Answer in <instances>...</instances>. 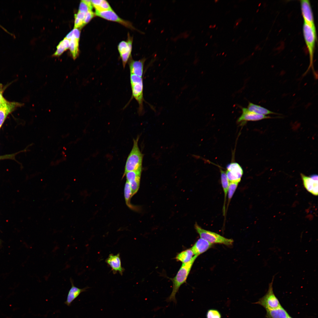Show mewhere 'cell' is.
I'll return each instance as SVG.
<instances>
[{"instance_id":"1","label":"cell","mask_w":318,"mask_h":318,"mask_svg":"<svg viewBox=\"0 0 318 318\" xmlns=\"http://www.w3.org/2000/svg\"><path fill=\"white\" fill-rule=\"evenodd\" d=\"M198 256L194 255L189 262L182 263L175 276L171 279L173 284L172 291L170 295L166 299L167 302L177 303L176 294L181 286L186 282L192 266Z\"/></svg>"},{"instance_id":"2","label":"cell","mask_w":318,"mask_h":318,"mask_svg":"<svg viewBox=\"0 0 318 318\" xmlns=\"http://www.w3.org/2000/svg\"><path fill=\"white\" fill-rule=\"evenodd\" d=\"M303 32L304 40L307 48L309 57L310 64L308 68L304 73L305 75L310 69H311L314 76L317 78V74L313 67V57L314 49L316 39V29L312 28L309 25L304 22L303 26Z\"/></svg>"},{"instance_id":"3","label":"cell","mask_w":318,"mask_h":318,"mask_svg":"<svg viewBox=\"0 0 318 318\" xmlns=\"http://www.w3.org/2000/svg\"><path fill=\"white\" fill-rule=\"evenodd\" d=\"M139 137L133 140V145L126 161L123 177L127 172L142 169L143 155L139 148Z\"/></svg>"},{"instance_id":"4","label":"cell","mask_w":318,"mask_h":318,"mask_svg":"<svg viewBox=\"0 0 318 318\" xmlns=\"http://www.w3.org/2000/svg\"><path fill=\"white\" fill-rule=\"evenodd\" d=\"M194 227L201 238L212 244H218L230 246L233 244V239L226 238L215 232L203 229L196 223L195 224Z\"/></svg>"},{"instance_id":"5","label":"cell","mask_w":318,"mask_h":318,"mask_svg":"<svg viewBox=\"0 0 318 318\" xmlns=\"http://www.w3.org/2000/svg\"><path fill=\"white\" fill-rule=\"evenodd\" d=\"M130 82L132 91V97H133L138 102L139 104L138 111L140 113L143 111V79L142 77L133 74H130Z\"/></svg>"},{"instance_id":"6","label":"cell","mask_w":318,"mask_h":318,"mask_svg":"<svg viewBox=\"0 0 318 318\" xmlns=\"http://www.w3.org/2000/svg\"><path fill=\"white\" fill-rule=\"evenodd\" d=\"M274 279V276L271 282L269 284L268 291L257 302L254 303L261 305L266 311L275 309L281 306L273 292V284Z\"/></svg>"},{"instance_id":"7","label":"cell","mask_w":318,"mask_h":318,"mask_svg":"<svg viewBox=\"0 0 318 318\" xmlns=\"http://www.w3.org/2000/svg\"><path fill=\"white\" fill-rule=\"evenodd\" d=\"M226 169V174L229 182H240L243 171L238 163H231L227 165Z\"/></svg>"},{"instance_id":"8","label":"cell","mask_w":318,"mask_h":318,"mask_svg":"<svg viewBox=\"0 0 318 318\" xmlns=\"http://www.w3.org/2000/svg\"><path fill=\"white\" fill-rule=\"evenodd\" d=\"M301 8L304 22L316 29L313 14L309 1H300Z\"/></svg>"},{"instance_id":"9","label":"cell","mask_w":318,"mask_h":318,"mask_svg":"<svg viewBox=\"0 0 318 318\" xmlns=\"http://www.w3.org/2000/svg\"><path fill=\"white\" fill-rule=\"evenodd\" d=\"M242 114L237 120V122L245 123L248 121H257L273 118L269 116L260 115L249 110L247 108H242Z\"/></svg>"},{"instance_id":"10","label":"cell","mask_w":318,"mask_h":318,"mask_svg":"<svg viewBox=\"0 0 318 318\" xmlns=\"http://www.w3.org/2000/svg\"><path fill=\"white\" fill-rule=\"evenodd\" d=\"M132 43V40L129 36V37H128L127 41H122L119 43L118 46V50L124 68L131 54Z\"/></svg>"},{"instance_id":"11","label":"cell","mask_w":318,"mask_h":318,"mask_svg":"<svg viewBox=\"0 0 318 318\" xmlns=\"http://www.w3.org/2000/svg\"><path fill=\"white\" fill-rule=\"evenodd\" d=\"M95 14L96 16L107 20L117 22L127 27H132L129 23L119 17L112 10L102 11H95Z\"/></svg>"},{"instance_id":"12","label":"cell","mask_w":318,"mask_h":318,"mask_svg":"<svg viewBox=\"0 0 318 318\" xmlns=\"http://www.w3.org/2000/svg\"><path fill=\"white\" fill-rule=\"evenodd\" d=\"M70 280L71 284V287L68 292L66 300L64 302L68 306H70L72 302L81 293L86 291L88 288V287L82 289L79 288L74 285L73 281L71 278H70Z\"/></svg>"},{"instance_id":"13","label":"cell","mask_w":318,"mask_h":318,"mask_svg":"<svg viewBox=\"0 0 318 318\" xmlns=\"http://www.w3.org/2000/svg\"><path fill=\"white\" fill-rule=\"evenodd\" d=\"M213 244L200 238L197 241L191 249L194 255L198 256L211 248Z\"/></svg>"},{"instance_id":"14","label":"cell","mask_w":318,"mask_h":318,"mask_svg":"<svg viewBox=\"0 0 318 318\" xmlns=\"http://www.w3.org/2000/svg\"><path fill=\"white\" fill-rule=\"evenodd\" d=\"M19 104L15 102H10L6 100L0 105V128L4 123L8 115Z\"/></svg>"},{"instance_id":"15","label":"cell","mask_w":318,"mask_h":318,"mask_svg":"<svg viewBox=\"0 0 318 318\" xmlns=\"http://www.w3.org/2000/svg\"><path fill=\"white\" fill-rule=\"evenodd\" d=\"M106 262L111 267L114 273L118 272L122 275L124 269L122 267L119 254L115 255L110 254L106 259Z\"/></svg>"},{"instance_id":"16","label":"cell","mask_w":318,"mask_h":318,"mask_svg":"<svg viewBox=\"0 0 318 318\" xmlns=\"http://www.w3.org/2000/svg\"><path fill=\"white\" fill-rule=\"evenodd\" d=\"M301 176L304 187L307 190L315 196L318 195V181L315 180L310 177L301 173Z\"/></svg>"},{"instance_id":"17","label":"cell","mask_w":318,"mask_h":318,"mask_svg":"<svg viewBox=\"0 0 318 318\" xmlns=\"http://www.w3.org/2000/svg\"><path fill=\"white\" fill-rule=\"evenodd\" d=\"M145 59L138 61L132 60L129 64L130 74H133L142 77L143 72L144 64Z\"/></svg>"},{"instance_id":"18","label":"cell","mask_w":318,"mask_h":318,"mask_svg":"<svg viewBox=\"0 0 318 318\" xmlns=\"http://www.w3.org/2000/svg\"><path fill=\"white\" fill-rule=\"evenodd\" d=\"M266 311L265 318H287L289 314L282 306Z\"/></svg>"},{"instance_id":"19","label":"cell","mask_w":318,"mask_h":318,"mask_svg":"<svg viewBox=\"0 0 318 318\" xmlns=\"http://www.w3.org/2000/svg\"><path fill=\"white\" fill-rule=\"evenodd\" d=\"M247 108L251 111L260 115H266L270 114H278L260 105L251 102H249Z\"/></svg>"},{"instance_id":"20","label":"cell","mask_w":318,"mask_h":318,"mask_svg":"<svg viewBox=\"0 0 318 318\" xmlns=\"http://www.w3.org/2000/svg\"><path fill=\"white\" fill-rule=\"evenodd\" d=\"M193 255L191 248L189 249L179 253L176 256L175 259L177 261H180L182 263H186L191 260Z\"/></svg>"},{"instance_id":"21","label":"cell","mask_w":318,"mask_h":318,"mask_svg":"<svg viewBox=\"0 0 318 318\" xmlns=\"http://www.w3.org/2000/svg\"><path fill=\"white\" fill-rule=\"evenodd\" d=\"M221 180L222 187L224 194V205L223 208V214L224 215L225 212V202L229 185V181L227 178L226 172L220 169Z\"/></svg>"},{"instance_id":"22","label":"cell","mask_w":318,"mask_h":318,"mask_svg":"<svg viewBox=\"0 0 318 318\" xmlns=\"http://www.w3.org/2000/svg\"><path fill=\"white\" fill-rule=\"evenodd\" d=\"M91 3L95 9V11H102L112 10L108 2L105 0H92Z\"/></svg>"},{"instance_id":"23","label":"cell","mask_w":318,"mask_h":318,"mask_svg":"<svg viewBox=\"0 0 318 318\" xmlns=\"http://www.w3.org/2000/svg\"><path fill=\"white\" fill-rule=\"evenodd\" d=\"M79 40L73 37L70 40L69 49L74 59L76 58L79 52Z\"/></svg>"},{"instance_id":"24","label":"cell","mask_w":318,"mask_h":318,"mask_svg":"<svg viewBox=\"0 0 318 318\" xmlns=\"http://www.w3.org/2000/svg\"><path fill=\"white\" fill-rule=\"evenodd\" d=\"M142 169L127 172L125 175L126 181L128 183L138 179H140Z\"/></svg>"},{"instance_id":"25","label":"cell","mask_w":318,"mask_h":318,"mask_svg":"<svg viewBox=\"0 0 318 318\" xmlns=\"http://www.w3.org/2000/svg\"><path fill=\"white\" fill-rule=\"evenodd\" d=\"M124 196L126 203L127 205L130 208H133L130 204V199L132 197L131 190L129 183L126 181L124 190Z\"/></svg>"},{"instance_id":"26","label":"cell","mask_w":318,"mask_h":318,"mask_svg":"<svg viewBox=\"0 0 318 318\" xmlns=\"http://www.w3.org/2000/svg\"><path fill=\"white\" fill-rule=\"evenodd\" d=\"M239 182H229L228 191V201L227 207L235 191Z\"/></svg>"},{"instance_id":"27","label":"cell","mask_w":318,"mask_h":318,"mask_svg":"<svg viewBox=\"0 0 318 318\" xmlns=\"http://www.w3.org/2000/svg\"><path fill=\"white\" fill-rule=\"evenodd\" d=\"M206 318H221V316L219 311L216 309H208L206 314Z\"/></svg>"},{"instance_id":"28","label":"cell","mask_w":318,"mask_h":318,"mask_svg":"<svg viewBox=\"0 0 318 318\" xmlns=\"http://www.w3.org/2000/svg\"><path fill=\"white\" fill-rule=\"evenodd\" d=\"M92 6H90L84 0H82L80 3L78 11L85 13L89 11H92Z\"/></svg>"},{"instance_id":"29","label":"cell","mask_w":318,"mask_h":318,"mask_svg":"<svg viewBox=\"0 0 318 318\" xmlns=\"http://www.w3.org/2000/svg\"><path fill=\"white\" fill-rule=\"evenodd\" d=\"M140 179H138L129 183L131 190L132 196L137 193L139 188Z\"/></svg>"},{"instance_id":"30","label":"cell","mask_w":318,"mask_h":318,"mask_svg":"<svg viewBox=\"0 0 318 318\" xmlns=\"http://www.w3.org/2000/svg\"><path fill=\"white\" fill-rule=\"evenodd\" d=\"M66 49L62 42L61 41L57 47V50L54 54V56H59L66 50Z\"/></svg>"},{"instance_id":"31","label":"cell","mask_w":318,"mask_h":318,"mask_svg":"<svg viewBox=\"0 0 318 318\" xmlns=\"http://www.w3.org/2000/svg\"><path fill=\"white\" fill-rule=\"evenodd\" d=\"M95 15L92 11H89L86 13L83 21V26L88 23L94 16Z\"/></svg>"},{"instance_id":"32","label":"cell","mask_w":318,"mask_h":318,"mask_svg":"<svg viewBox=\"0 0 318 318\" xmlns=\"http://www.w3.org/2000/svg\"><path fill=\"white\" fill-rule=\"evenodd\" d=\"M75 20L74 28H81L83 26V21L74 16Z\"/></svg>"},{"instance_id":"33","label":"cell","mask_w":318,"mask_h":318,"mask_svg":"<svg viewBox=\"0 0 318 318\" xmlns=\"http://www.w3.org/2000/svg\"><path fill=\"white\" fill-rule=\"evenodd\" d=\"M73 37L76 39L79 40L80 35V30L78 28H74L73 29Z\"/></svg>"},{"instance_id":"34","label":"cell","mask_w":318,"mask_h":318,"mask_svg":"<svg viewBox=\"0 0 318 318\" xmlns=\"http://www.w3.org/2000/svg\"><path fill=\"white\" fill-rule=\"evenodd\" d=\"M86 14V13L84 12L78 11L77 14H74V16L78 19L83 21Z\"/></svg>"},{"instance_id":"35","label":"cell","mask_w":318,"mask_h":318,"mask_svg":"<svg viewBox=\"0 0 318 318\" xmlns=\"http://www.w3.org/2000/svg\"><path fill=\"white\" fill-rule=\"evenodd\" d=\"M62 41L66 49H68L69 47L70 40L64 38V39L62 40Z\"/></svg>"},{"instance_id":"36","label":"cell","mask_w":318,"mask_h":318,"mask_svg":"<svg viewBox=\"0 0 318 318\" xmlns=\"http://www.w3.org/2000/svg\"><path fill=\"white\" fill-rule=\"evenodd\" d=\"M73 37V31L72 30L68 34L65 38L70 40Z\"/></svg>"},{"instance_id":"37","label":"cell","mask_w":318,"mask_h":318,"mask_svg":"<svg viewBox=\"0 0 318 318\" xmlns=\"http://www.w3.org/2000/svg\"><path fill=\"white\" fill-rule=\"evenodd\" d=\"M310 177L313 180H318V175L317 174H313L311 175Z\"/></svg>"},{"instance_id":"38","label":"cell","mask_w":318,"mask_h":318,"mask_svg":"<svg viewBox=\"0 0 318 318\" xmlns=\"http://www.w3.org/2000/svg\"><path fill=\"white\" fill-rule=\"evenodd\" d=\"M0 27H1V28H2V29H3V30H4V31H5V32H8V33H9V32H8V31H7V30H6V29H5V28H4V27H3V26H1V25H0Z\"/></svg>"},{"instance_id":"39","label":"cell","mask_w":318,"mask_h":318,"mask_svg":"<svg viewBox=\"0 0 318 318\" xmlns=\"http://www.w3.org/2000/svg\"><path fill=\"white\" fill-rule=\"evenodd\" d=\"M287 318H293L291 316H290L289 314H288L287 317Z\"/></svg>"},{"instance_id":"40","label":"cell","mask_w":318,"mask_h":318,"mask_svg":"<svg viewBox=\"0 0 318 318\" xmlns=\"http://www.w3.org/2000/svg\"><path fill=\"white\" fill-rule=\"evenodd\" d=\"M224 54V52H223V53L222 54Z\"/></svg>"},{"instance_id":"41","label":"cell","mask_w":318,"mask_h":318,"mask_svg":"<svg viewBox=\"0 0 318 318\" xmlns=\"http://www.w3.org/2000/svg\"><path fill=\"white\" fill-rule=\"evenodd\" d=\"M218 1V0H216V1Z\"/></svg>"},{"instance_id":"42","label":"cell","mask_w":318,"mask_h":318,"mask_svg":"<svg viewBox=\"0 0 318 318\" xmlns=\"http://www.w3.org/2000/svg\"><path fill=\"white\" fill-rule=\"evenodd\" d=\"M0 243H1V242H0Z\"/></svg>"}]
</instances>
